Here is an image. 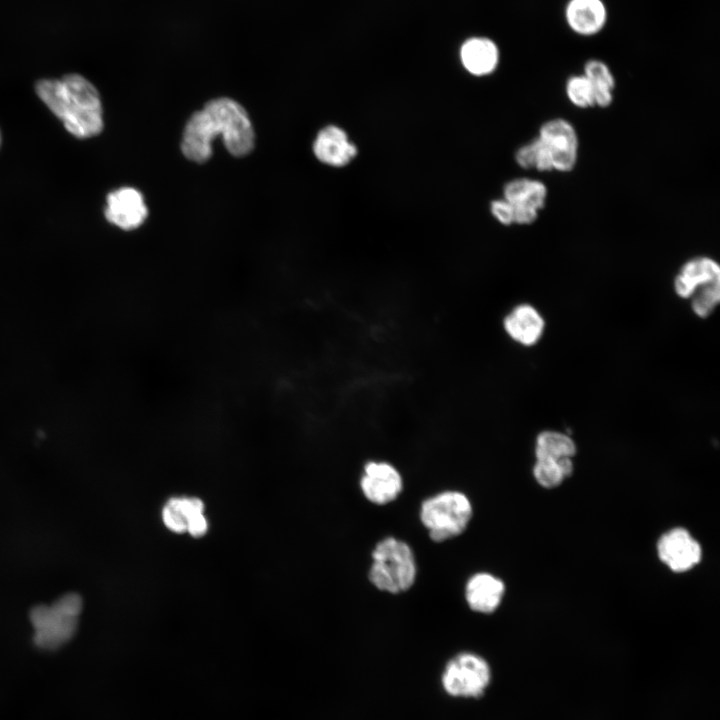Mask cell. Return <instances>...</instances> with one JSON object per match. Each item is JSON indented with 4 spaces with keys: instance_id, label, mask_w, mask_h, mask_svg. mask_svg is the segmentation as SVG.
I'll return each instance as SVG.
<instances>
[{
    "instance_id": "cell-1",
    "label": "cell",
    "mask_w": 720,
    "mask_h": 720,
    "mask_svg": "<svg viewBox=\"0 0 720 720\" xmlns=\"http://www.w3.org/2000/svg\"><path fill=\"white\" fill-rule=\"evenodd\" d=\"M218 135L229 153L236 157L249 154L255 144L247 112L230 98L211 100L191 116L184 129L181 151L191 161L206 162L212 154V141Z\"/></svg>"
},
{
    "instance_id": "cell-2",
    "label": "cell",
    "mask_w": 720,
    "mask_h": 720,
    "mask_svg": "<svg viewBox=\"0 0 720 720\" xmlns=\"http://www.w3.org/2000/svg\"><path fill=\"white\" fill-rule=\"evenodd\" d=\"M36 92L72 135L88 138L103 129L98 91L83 76L73 73L62 79L40 80Z\"/></svg>"
},
{
    "instance_id": "cell-3",
    "label": "cell",
    "mask_w": 720,
    "mask_h": 720,
    "mask_svg": "<svg viewBox=\"0 0 720 720\" xmlns=\"http://www.w3.org/2000/svg\"><path fill=\"white\" fill-rule=\"evenodd\" d=\"M82 598L75 592L60 596L51 605L39 604L30 610L34 643L44 650H55L76 633L82 611Z\"/></svg>"
},
{
    "instance_id": "cell-4",
    "label": "cell",
    "mask_w": 720,
    "mask_h": 720,
    "mask_svg": "<svg viewBox=\"0 0 720 720\" xmlns=\"http://www.w3.org/2000/svg\"><path fill=\"white\" fill-rule=\"evenodd\" d=\"M416 574L415 557L406 542L387 537L376 544L368 577L377 589L392 594L407 591Z\"/></svg>"
},
{
    "instance_id": "cell-5",
    "label": "cell",
    "mask_w": 720,
    "mask_h": 720,
    "mask_svg": "<svg viewBox=\"0 0 720 720\" xmlns=\"http://www.w3.org/2000/svg\"><path fill=\"white\" fill-rule=\"evenodd\" d=\"M471 517L470 500L464 493L454 490L427 498L420 508V520L435 542H443L462 534Z\"/></svg>"
},
{
    "instance_id": "cell-6",
    "label": "cell",
    "mask_w": 720,
    "mask_h": 720,
    "mask_svg": "<svg viewBox=\"0 0 720 720\" xmlns=\"http://www.w3.org/2000/svg\"><path fill=\"white\" fill-rule=\"evenodd\" d=\"M491 681V669L481 656L462 652L446 664L441 684L447 694L453 697L475 698L483 695Z\"/></svg>"
},
{
    "instance_id": "cell-7",
    "label": "cell",
    "mask_w": 720,
    "mask_h": 720,
    "mask_svg": "<svg viewBox=\"0 0 720 720\" xmlns=\"http://www.w3.org/2000/svg\"><path fill=\"white\" fill-rule=\"evenodd\" d=\"M547 147L553 171H572L578 160L579 140L575 127L566 119L553 118L539 128L538 136Z\"/></svg>"
},
{
    "instance_id": "cell-8",
    "label": "cell",
    "mask_w": 720,
    "mask_h": 720,
    "mask_svg": "<svg viewBox=\"0 0 720 720\" xmlns=\"http://www.w3.org/2000/svg\"><path fill=\"white\" fill-rule=\"evenodd\" d=\"M657 554L671 571L684 573L701 561L702 548L687 529L676 527L661 535L657 542Z\"/></svg>"
},
{
    "instance_id": "cell-9",
    "label": "cell",
    "mask_w": 720,
    "mask_h": 720,
    "mask_svg": "<svg viewBox=\"0 0 720 720\" xmlns=\"http://www.w3.org/2000/svg\"><path fill=\"white\" fill-rule=\"evenodd\" d=\"M360 486L366 499L374 504L385 505L400 495L403 480L392 464L369 461L364 465Z\"/></svg>"
},
{
    "instance_id": "cell-10",
    "label": "cell",
    "mask_w": 720,
    "mask_h": 720,
    "mask_svg": "<svg viewBox=\"0 0 720 720\" xmlns=\"http://www.w3.org/2000/svg\"><path fill=\"white\" fill-rule=\"evenodd\" d=\"M148 209L143 195L131 187H122L107 196L106 219L123 230L138 228L146 219Z\"/></svg>"
},
{
    "instance_id": "cell-11",
    "label": "cell",
    "mask_w": 720,
    "mask_h": 720,
    "mask_svg": "<svg viewBox=\"0 0 720 720\" xmlns=\"http://www.w3.org/2000/svg\"><path fill=\"white\" fill-rule=\"evenodd\" d=\"M313 153L328 166L344 167L357 156L358 149L344 129L328 125L318 132L313 142Z\"/></svg>"
},
{
    "instance_id": "cell-12",
    "label": "cell",
    "mask_w": 720,
    "mask_h": 720,
    "mask_svg": "<svg viewBox=\"0 0 720 720\" xmlns=\"http://www.w3.org/2000/svg\"><path fill=\"white\" fill-rule=\"evenodd\" d=\"M720 283V266L711 257L696 256L686 261L674 278V291L680 298L688 299L706 285Z\"/></svg>"
},
{
    "instance_id": "cell-13",
    "label": "cell",
    "mask_w": 720,
    "mask_h": 720,
    "mask_svg": "<svg viewBox=\"0 0 720 720\" xmlns=\"http://www.w3.org/2000/svg\"><path fill=\"white\" fill-rule=\"evenodd\" d=\"M503 328L514 342L529 347L535 345L542 337L545 321L534 306L522 303L505 315Z\"/></svg>"
},
{
    "instance_id": "cell-14",
    "label": "cell",
    "mask_w": 720,
    "mask_h": 720,
    "mask_svg": "<svg viewBox=\"0 0 720 720\" xmlns=\"http://www.w3.org/2000/svg\"><path fill=\"white\" fill-rule=\"evenodd\" d=\"M505 594L504 582L487 572L472 575L465 586V598L471 610L490 614L500 606Z\"/></svg>"
},
{
    "instance_id": "cell-15",
    "label": "cell",
    "mask_w": 720,
    "mask_h": 720,
    "mask_svg": "<svg viewBox=\"0 0 720 720\" xmlns=\"http://www.w3.org/2000/svg\"><path fill=\"white\" fill-rule=\"evenodd\" d=\"M565 19L576 34L592 36L599 33L607 21V9L602 0H569Z\"/></svg>"
},
{
    "instance_id": "cell-16",
    "label": "cell",
    "mask_w": 720,
    "mask_h": 720,
    "mask_svg": "<svg viewBox=\"0 0 720 720\" xmlns=\"http://www.w3.org/2000/svg\"><path fill=\"white\" fill-rule=\"evenodd\" d=\"M463 67L470 74L483 77L493 73L499 63L497 45L484 37H473L466 40L460 49Z\"/></svg>"
},
{
    "instance_id": "cell-17",
    "label": "cell",
    "mask_w": 720,
    "mask_h": 720,
    "mask_svg": "<svg viewBox=\"0 0 720 720\" xmlns=\"http://www.w3.org/2000/svg\"><path fill=\"white\" fill-rule=\"evenodd\" d=\"M548 189L544 182L530 178H516L504 185L503 198L512 205L527 206L541 211L546 204Z\"/></svg>"
},
{
    "instance_id": "cell-18",
    "label": "cell",
    "mask_w": 720,
    "mask_h": 720,
    "mask_svg": "<svg viewBox=\"0 0 720 720\" xmlns=\"http://www.w3.org/2000/svg\"><path fill=\"white\" fill-rule=\"evenodd\" d=\"M583 74L592 85L595 107H609L613 102L616 86L609 66L601 60L591 59L585 63Z\"/></svg>"
},
{
    "instance_id": "cell-19",
    "label": "cell",
    "mask_w": 720,
    "mask_h": 720,
    "mask_svg": "<svg viewBox=\"0 0 720 720\" xmlns=\"http://www.w3.org/2000/svg\"><path fill=\"white\" fill-rule=\"evenodd\" d=\"M574 470L571 457L560 459L536 458L532 473L536 482L543 488L558 487Z\"/></svg>"
},
{
    "instance_id": "cell-20",
    "label": "cell",
    "mask_w": 720,
    "mask_h": 720,
    "mask_svg": "<svg viewBox=\"0 0 720 720\" xmlns=\"http://www.w3.org/2000/svg\"><path fill=\"white\" fill-rule=\"evenodd\" d=\"M576 451V444L567 433L546 430L539 433L535 440L536 458H572Z\"/></svg>"
},
{
    "instance_id": "cell-21",
    "label": "cell",
    "mask_w": 720,
    "mask_h": 720,
    "mask_svg": "<svg viewBox=\"0 0 720 720\" xmlns=\"http://www.w3.org/2000/svg\"><path fill=\"white\" fill-rule=\"evenodd\" d=\"M565 93L569 102L579 109L595 107L593 88L584 74L569 77L566 81Z\"/></svg>"
},
{
    "instance_id": "cell-22",
    "label": "cell",
    "mask_w": 720,
    "mask_h": 720,
    "mask_svg": "<svg viewBox=\"0 0 720 720\" xmlns=\"http://www.w3.org/2000/svg\"><path fill=\"white\" fill-rule=\"evenodd\" d=\"M691 308L699 318L710 316L720 301V283L697 289L691 296Z\"/></svg>"
},
{
    "instance_id": "cell-23",
    "label": "cell",
    "mask_w": 720,
    "mask_h": 720,
    "mask_svg": "<svg viewBox=\"0 0 720 720\" xmlns=\"http://www.w3.org/2000/svg\"><path fill=\"white\" fill-rule=\"evenodd\" d=\"M167 504L178 510L186 521L195 515L202 514L204 510V504L198 498H171Z\"/></svg>"
},
{
    "instance_id": "cell-24",
    "label": "cell",
    "mask_w": 720,
    "mask_h": 720,
    "mask_svg": "<svg viewBox=\"0 0 720 720\" xmlns=\"http://www.w3.org/2000/svg\"><path fill=\"white\" fill-rule=\"evenodd\" d=\"M490 212L502 225L508 226L514 224L513 206L503 197L495 199L490 203Z\"/></svg>"
},
{
    "instance_id": "cell-25",
    "label": "cell",
    "mask_w": 720,
    "mask_h": 720,
    "mask_svg": "<svg viewBox=\"0 0 720 720\" xmlns=\"http://www.w3.org/2000/svg\"><path fill=\"white\" fill-rule=\"evenodd\" d=\"M163 522L170 530L183 533L186 531L187 521L185 517L175 508L166 504L162 512Z\"/></svg>"
},
{
    "instance_id": "cell-26",
    "label": "cell",
    "mask_w": 720,
    "mask_h": 720,
    "mask_svg": "<svg viewBox=\"0 0 720 720\" xmlns=\"http://www.w3.org/2000/svg\"><path fill=\"white\" fill-rule=\"evenodd\" d=\"M515 161L523 169H534V146L532 140L518 148L515 153Z\"/></svg>"
},
{
    "instance_id": "cell-27",
    "label": "cell",
    "mask_w": 720,
    "mask_h": 720,
    "mask_svg": "<svg viewBox=\"0 0 720 720\" xmlns=\"http://www.w3.org/2000/svg\"><path fill=\"white\" fill-rule=\"evenodd\" d=\"M207 528V521L202 513L193 516L187 521L186 531H188L192 536L199 537L206 533Z\"/></svg>"
}]
</instances>
